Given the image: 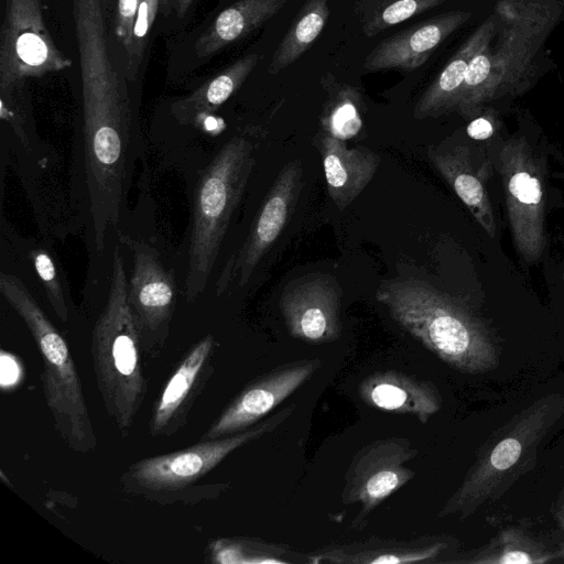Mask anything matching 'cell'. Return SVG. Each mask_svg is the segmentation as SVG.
Segmentation results:
<instances>
[{
	"label": "cell",
	"instance_id": "13",
	"mask_svg": "<svg viewBox=\"0 0 564 564\" xmlns=\"http://www.w3.org/2000/svg\"><path fill=\"white\" fill-rule=\"evenodd\" d=\"M216 347L209 334L184 355L154 402L149 421L151 436H171L187 424L194 403L215 371Z\"/></svg>",
	"mask_w": 564,
	"mask_h": 564
},
{
	"label": "cell",
	"instance_id": "8",
	"mask_svg": "<svg viewBox=\"0 0 564 564\" xmlns=\"http://www.w3.org/2000/svg\"><path fill=\"white\" fill-rule=\"evenodd\" d=\"M419 454L411 440L390 436L361 447L352 457L344 477L341 502L359 505L350 528L362 530L369 516L391 495L415 476L406 466Z\"/></svg>",
	"mask_w": 564,
	"mask_h": 564
},
{
	"label": "cell",
	"instance_id": "12",
	"mask_svg": "<svg viewBox=\"0 0 564 564\" xmlns=\"http://www.w3.org/2000/svg\"><path fill=\"white\" fill-rule=\"evenodd\" d=\"M341 290L328 274H310L290 284L280 299V310L292 337L321 345L341 335Z\"/></svg>",
	"mask_w": 564,
	"mask_h": 564
},
{
	"label": "cell",
	"instance_id": "16",
	"mask_svg": "<svg viewBox=\"0 0 564 564\" xmlns=\"http://www.w3.org/2000/svg\"><path fill=\"white\" fill-rule=\"evenodd\" d=\"M358 393L371 408L411 415L422 424L441 408V395L431 381L398 370L369 375L359 383Z\"/></svg>",
	"mask_w": 564,
	"mask_h": 564
},
{
	"label": "cell",
	"instance_id": "4",
	"mask_svg": "<svg viewBox=\"0 0 564 564\" xmlns=\"http://www.w3.org/2000/svg\"><path fill=\"white\" fill-rule=\"evenodd\" d=\"M253 165L252 143L235 137L221 147L199 180L194 197L185 280V295L191 302L196 301L206 286Z\"/></svg>",
	"mask_w": 564,
	"mask_h": 564
},
{
	"label": "cell",
	"instance_id": "11",
	"mask_svg": "<svg viewBox=\"0 0 564 564\" xmlns=\"http://www.w3.org/2000/svg\"><path fill=\"white\" fill-rule=\"evenodd\" d=\"M301 187L302 166L296 159L284 164L280 171L246 242L224 268L216 284L218 293L223 292L236 278L239 286H243L249 281L256 265L276 240L292 215Z\"/></svg>",
	"mask_w": 564,
	"mask_h": 564
},
{
	"label": "cell",
	"instance_id": "17",
	"mask_svg": "<svg viewBox=\"0 0 564 564\" xmlns=\"http://www.w3.org/2000/svg\"><path fill=\"white\" fill-rule=\"evenodd\" d=\"M445 544L433 538L395 540L369 536L304 554L310 564H410L432 562Z\"/></svg>",
	"mask_w": 564,
	"mask_h": 564
},
{
	"label": "cell",
	"instance_id": "9",
	"mask_svg": "<svg viewBox=\"0 0 564 564\" xmlns=\"http://www.w3.org/2000/svg\"><path fill=\"white\" fill-rule=\"evenodd\" d=\"M133 254L128 299L143 352L156 356L165 345L175 307L176 286L159 252L150 245L119 232Z\"/></svg>",
	"mask_w": 564,
	"mask_h": 564
},
{
	"label": "cell",
	"instance_id": "7",
	"mask_svg": "<svg viewBox=\"0 0 564 564\" xmlns=\"http://www.w3.org/2000/svg\"><path fill=\"white\" fill-rule=\"evenodd\" d=\"M73 65L44 20L40 0H4L0 32V93L9 96L29 77H42Z\"/></svg>",
	"mask_w": 564,
	"mask_h": 564
},
{
	"label": "cell",
	"instance_id": "27",
	"mask_svg": "<svg viewBox=\"0 0 564 564\" xmlns=\"http://www.w3.org/2000/svg\"><path fill=\"white\" fill-rule=\"evenodd\" d=\"M443 0H392L367 24L366 33L372 36L382 30L399 24L437 6Z\"/></svg>",
	"mask_w": 564,
	"mask_h": 564
},
{
	"label": "cell",
	"instance_id": "15",
	"mask_svg": "<svg viewBox=\"0 0 564 564\" xmlns=\"http://www.w3.org/2000/svg\"><path fill=\"white\" fill-rule=\"evenodd\" d=\"M466 19L467 14L463 12H451L412 25L376 46L366 57L364 66L369 72L415 69Z\"/></svg>",
	"mask_w": 564,
	"mask_h": 564
},
{
	"label": "cell",
	"instance_id": "33",
	"mask_svg": "<svg viewBox=\"0 0 564 564\" xmlns=\"http://www.w3.org/2000/svg\"><path fill=\"white\" fill-rule=\"evenodd\" d=\"M110 0H101V2H109Z\"/></svg>",
	"mask_w": 564,
	"mask_h": 564
},
{
	"label": "cell",
	"instance_id": "23",
	"mask_svg": "<svg viewBox=\"0 0 564 564\" xmlns=\"http://www.w3.org/2000/svg\"><path fill=\"white\" fill-rule=\"evenodd\" d=\"M290 547L247 536L220 538L208 545L209 561L217 564H286Z\"/></svg>",
	"mask_w": 564,
	"mask_h": 564
},
{
	"label": "cell",
	"instance_id": "20",
	"mask_svg": "<svg viewBox=\"0 0 564 564\" xmlns=\"http://www.w3.org/2000/svg\"><path fill=\"white\" fill-rule=\"evenodd\" d=\"M258 54H248L187 96L174 101L171 109L175 119L183 124H194L199 119L213 115L240 88L258 64Z\"/></svg>",
	"mask_w": 564,
	"mask_h": 564
},
{
	"label": "cell",
	"instance_id": "30",
	"mask_svg": "<svg viewBox=\"0 0 564 564\" xmlns=\"http://www.w3.org/2000/svg\"><path fill=\"white\" fill-rule=\"evenodd\" d=\"M495 133V126L487 117H479L467 126V134L475 140H486Z\"/></svg>",
	"mask_w": 564,
	"mask_h": 564
},
{
	"label": "cell",
	"instance_id": "21",
	"mask_svg": "<svg viewBox=\"0 0 564 564\" xmlns=\"http://www.w3.org/2000/svg\"><path fill=\"white\" fill-rule=\"evenodd\" d=\"M488 37L489 25L485 24L464 43L416 102L414 108L416 119L438 117L454 110L469 62L485 47Z\"/></svg>",
	"mask_w": 564,
	"mask_h": 564
},
{
	"label": "cell",
	"instance_id": "1",
	"mask_svg": "<svg viewBox=\"0 0 564 564\" xmlns=\"http://www.w3.org/2000/svg\"><path fill=\"white\" fill-rule=\"evenodd\" d=\"M115 248L106 305L91 336V358L104 408L122 437L128 436L145 399L142 345L128 299V279Z\"/></svg>",
	"mask_w": 564,
	"mask_h": 564
},
{
	"label": "cell",
	"instance_id": "3",
	"mask_svg": "<svg viewBox=\"0 0 564 564\" xmlns=\"http://www.w3.org/2000/svg\"><path fill=\"white\" fill-rule=\"evenodd\" d=\"M376 297L404 330L454 367L474 369L487 349L479 321L457 300L423 280L384 282Z\"/></svg>",
	"mask_w": 564,
	"mask_h": 564
},
{
	"label": "cell",
	"instance_id": "22",
	"mask_svg": "<svg viewBox=\"0 0 564 564\" xmlns=\"http://www.w3.org/2000/svg\"><path fill=\"white\" fill-rule=\"evenodd\" d=\"M328 15V0H307L275 50L268 73L279 74L305 53L322 33Z\"/></svg>",
	"mask_w": 564,
	"mask_h": 564
},
{
	"label": "cell",
	"instance_id": "32",
	"mask_svg": "<svg viewBox=\"0 0 564 564\" xmlns=\"http://www.w3.org/2000/svg\"><path fill=\"white\" fill-rule=\"evenodd\" d=\"M502 563H528L530 558L520 552H512L500 560Z\"/></svg>",
	"mask_w": 564,
	"mask_h": 564
},
{
	"label": "cell",
	"instance_id": "31",
	"mask_svg": "<svg viewBox=\"0 0 564 564\" xmlns=\"http://www.w3.org/2000/svg\"><path fill=\"white\" fill-rule=\"evenodd\" d=\"M193 2L194 0H160V12L163 15L174 12L178 18H183Z\"/></svg>",
	"mask_w": 564,
	"mask_h": 564
},
{
	"label": "cell",
	"instance_id": "10",
	"mask_svg": "<svg viewBox=\"0 0 564 564\" xmlns=\"http://www.w3.org/2000/svg\"><path fill=\"white\" fill-rule=\"evenodd\" d=\"M322 365L318 358L300 359L258 377L209 424L202 440L228 436L253 426L308 381Z\"/></svg>",
	"mask_w": 564,
	"mask_h": 564
},
{
	"label": "cell",
	"instance_id": "24",
	"mask_svg": "<svg viewBox=\"0 0 564 564\" xmlns=\"http://www.w3.org/2000/svg\"><path fill=\"white\" fill-rule=\"evenodd\" d=\"M358 94L350 87L338 91L322 119L327 133L340 140L356 137L362 128Z\"/></svg>",
	"mask_w": 564,
	"mask_h": 564
},
{
	"label": "cell",
	"instance_id": "29",
	"mask_svg": "<svg viewBox=\"0 0 564 564\" xmlns=\"http://www.w3.org/2000/svg\"><path fill=\"white\" fill-rule=\"evenodd\" d=\"M520 454L521 444L517 440L507 438L495 447L490 460L496 469L502 470L511 467Z\"/></svg>",
	"mask_w": 564,
	"mask_h": 564
},
{
	"label": "cell",
	"instance_id": "18",
	"mask_svg": "<svg viewBox=\"0 0 564 564\" xmlns=\"http://www.w3.org/2000/svg\"><path fill=\"white\" fill-rule=\"evenodd\" d=\"M319 152L328 195L340 210L348 207L377 173L380 158L365 148H348L344 140L323 133Z\"/></svg>",
	"mask_w": 564,
	"mask_h": 564
},
{
	"label": "cell",
	"instance_id": "14",
	"mask_svg": "<svg viewBox=\"0 0 564 564\" xmlns=\"http://www.w3.org/2000/svg\"><path fill=\"white\" fill-rule=\"evenodd\" d=\"M429 158L484 230L494 238L496 220L487 191L491 170L488 159L465 144L430 150Z\"/></svg>",
	"mask_w": 564,
	"mask_h": 564
},
{
	"label": "cell",
	"instance_id": "25",
	"mask_svg": "<svg viewBox=\"0 0 564 564\" xmlns=\"http://www.w3.org/2000/svg\"><path fill=\"white\" fill-rule=\"evenodd\" d=\"M160 11V0H141L127 47V77L133 80L143 58L148 37Z\"/></svg>",
	"mask_w": 564,
	"mask_h": 564
},
{
	"label": "cell",
	"instance_id": "2",
	"mask_svg": "<svg viewBox=\"0 0 564 564\" xmlns=\"http://www.w3.org/2000/svg\"><path fill=\"white\" fill-rule=\"evenodd\" d=\"M0 291L25 323L39 349L44 399L59 437L76 453L94 452L98 440L67 343L18 278L1 273Z\"/></svg>",
	"mask_w": 564,
	"mask_h": 564
},
{
	"label": "cell",
	"instance_id": "6",
	"mask_svg": "<svg viewBox=\"0 0 564 564\" xmlns=\"http://www.w3.org/2000/svg\"><path fill=\"white\" fill-rule=\"evenodd\" d=\"M513 245L528 262L546 246L544 162L523 137L505 141L497 158Z\"/></svg>",
	"mask_w": 564,
	"mask_h": 564
},
{
	"label": "cell",
	"instance_id": "5",
	"mask_svg": "<svg viewBox=\"0 0 564 564\" xmlns=\"http://www.w3.org/2000/svg\"><path fill=\"white\" fill-rule=\"evenodd\" d=\"M290 404L253 426L228 436L202 440L189 447L142 458L121 476L126 491L158 502L184 500L189 487L216 468L229 454L274 431L291 416Z\"/></svg>",
	"mask_w": 564,
	"mask_h": 564
},
{
	"label": "cell",
	"instance_id": "28",
	"mask_svg": "<svg viewBox=\"0 0 564 564\" xmlns=\"http://www.w3.org/2000/svg\"><path fill=\"white\" fill-rule=\"evenodd\" d=\"M141 0H118L116 34L123 47L130 42L131 33Z\"/></svg>",
	"mask_w": 564,
	"mask_h": 564
},
{
	"label": "cell",
	"instance_id": "19",
	"mask_svg": "<svg viewBox=\"0 0 564 564\" xmlns=\"http://www.w3.org/2000/svg\"><path fill=\"white\" fill-rule=\"evenodd\" d=\"M289 0H238L223 10L196 40L198 57L214 55L271 19Z\"/></svg>",
	"mask_w": 564,
	"mask_h": 564
},
{
	"label": "cell",
	"instance_id": "26",
	"mask_svg": "<svg viewBox=\"0 0 564 564\" xmlns=\"http://www.w3.org/2000/svg\"><path fill=\"white\" fill-rule=\"evenodd\" d=\"M30 257L55 314L61 321L66 322L68 318V310L62 280L53 258L43 249H33L30 252Z\"/></svg>",
	"mask_w": 564,
	"mask_h": 564
}]
</instances>
